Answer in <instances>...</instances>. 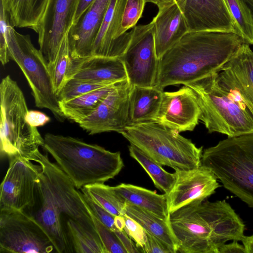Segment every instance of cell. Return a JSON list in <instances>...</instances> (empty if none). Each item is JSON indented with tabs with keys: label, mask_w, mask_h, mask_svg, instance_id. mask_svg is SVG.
Masks as SVG:
<instances>
[{
	"label": "cell",
	"mask_w": 253,
	"mask_h": 253,
	"mask_svg": "<svg viewBox=\"0 0 253 253\" xmlns=\"http://www.w3.org/2000/svg\"><path fill=\"white\" fill-rule=\"evenodd\" d=\"M245 42L232 32H188L159 59L155 86L163 90L218 73Z\"/></svg>",
	"instance_id": "1"
},
{
	"label": "cell",
	"mask_w": 253,
	"mask_h": 253,
	"mask_svg": "<svg viewBox=\"0 0 253 253\" xmlns=\"http://www.w3.org/2000/svg\"><path fill=\"white\" fill-rule=\"evenodd\" d=\"M144 0H126L123 12L120 28L117 33V40L130 42L131 31L141 18L145 5Z\"/></svg>",
	"instance_id": "33"
},
{
	"label": "cell",
	"mask_w": 253,
	"mask_h": 253,
	"mask_svg": "<svg viewBox=\"0 0 253 253\" xmlns=\"http://www.w3.org/2000/svg\"><path fill=\"white\" fill-rule=\"evenodd\" d=\"M43 138L42 148L78 189L89 184L105 183L124 167L119 151L113 152L69 136L47 133Z\"/></svg>",
	"instance_id": "4"
},
{
	"label": "cell",
	"mask_w": 253,
	"mask_h": 253,
	"mask_svg": "<svg viewBox=\"0 0 253 253\" xmlns=\"http://www.w3.org/2000/svg\"><path fill=\"white\" fill-rule=\"evenodd\" d=\"M126 0H110L94 42L91 56L120 58L126 51L129 42L116 38Z\"/></svg>",
	"instance_id": "20"
},
{
	"label": "cell",
	"mask_w": 253,
	"mask_h": 253,
	"mask_svg": "<svg viewBox=\"0 0 253 253\" xmlns=\"http://www.w3.org/2000/svg\"><path fill=\"white\" fill-rule=\"evenodd\" d=\"M219 253H246L245 247L237 241H233L229 244L225 243L221 247Z\"/></svg>",
	"instance_id": "42"
},
{
	"label": "cell",
	"mask_w": 253,
	"mask_h": 253,
	"mask_svg": "<svg viewBox=\"0 0 253 253\" xmlns=\"http://www.w3.org/2000/svg\"><path fill=\"white\" fill-rule=\"evenodd\" d=\"M95 226L106 253H127L114 231L103 225L94 216Z\"/></svg>",
	"instance_id": "35"
},
{
	"label": "cell",
	"mask_w": 253,
	"mask_h": 253,
	"mask_svg": "<svg viewBox=\"0 0 253 253\" xmlns=\"http://www.w3.org/2000/svg\"><path fill=\"white\" fill-rule=\"evenodd\" d=\"M67 34L61 42L55 61L49 70L57 95L74 75L75 59L70 53Z\"/></svg>",
	"instance_id": "31"
},
{
	"label": "cell",
	"mask_w": 253,
	"mask_h": 253,
	"mask_svg": "<svg viewBox=\"0 0 253 253\" xmlns=\"http://www.w3.org/2000/svg\"><path fill=\"white\" fill-rule=\"evenodd\" d=\"M125 214L138 222L145 231L154 236L177 253V243L168 220L137 206L126 203Z\"/></svg>",
	"instance_id": "25"
},
{
	"label": "cell",
	"mask_w": 253,
	"mask_h": 253,
	"mask_svg": "<svg viewBox=\"0 0 253 253\" xmlns=\"http://www.w3.org/2000/svg\"><path fill=\"white\" fill-rule=\"evenodd\" d=\"M0 158H22L32 161L44 138L27 121L29 111L23 91L10 76L0 84Z\"/></svg>",
	"instance_id": "5"
},
{
	"label": "cell",
	"mask_w": 253,
	"mask_h": 253,
	"mask_svg": "<svg viewBox=\"0 0 253 253\" xmlns=\"http://www.w3.org/2000/svg\"><path fill=\"white\" fill-rule=\"evenodd\" d=\"M81 190L113 215L125 214L126 202L114 186L94 183L86 185Z\"/></svg>",
	"instance_id": "30"
},
{
	"label": "cell",
	"mask_w": 253,
	"mask_h": 253,
	"mask_svg": "<svg viewBox=\"0 0 253 253\" xmlns=\"http://www.w3.org/2000/svg\"><path fill=\"white\" fill-rule=\"evenodd\" d=\"M121 134L161 166L174 170L201 166L203 147H198L177 130L158 122L126 126Z\"/></svg>",
	"instance_id": "7"
},
{
	"label": "cell",
	"mask_w": 253,
	"mask_h": 253,
	"mask_svg": "<svg viewBox=\"0 0 253 253\" xmlns=\"http://www.w3.org/2000/svg\"><path fill=\"white\" fill-rule=\"evenodd\" d=\"M77 71L73 78L108 84L127 80L120 58L91 56L77 59Z\"/></svg>",
	"instance_id": "22"
},
{
	"label": "cell",
	"mask_w": 253,
	"mask_h": 253,
	"mask_svg": "<svg viewBox=\"0 0 253 253\" xmlns=\"http://www.w3.org/2000/svg\"><path fill=\"white\" fill-rule=\"evenodd\" d=\"M67 234L74 251L77 253H106L97 233L84 228L68 219L66 221Z\"/></svg>",
	"instance_id": "29"
},
{
	"label": "cell",
	"mask_w": 253,
	"mask_h": 253,
	"mask_svg": "<svg viewBox=\"0 0 253 253\" xmlns=\"http://www.w3.org/2000/svg\"><path fill=\"white\" fill-rule=\"evenodd\" d=\"M55 250L37 219L24 211H0V253H49Z\"/></svg>",
	"instance_id": "10"
},
{
	"label": "cell",
	"mask_w": 253,
	"mask_h": 253,
	"mask_svg": "<svg viewBox=\"0 0 253 253\" xmlns=\"http://www.w3.org/2000/svg\"><path fill=\"white\" fill-rule=\"evenodd\" d=\"M177 252L219 253L229 241H242L245 225L225 200L193 203L169 213Z\"/></svg>",
	"instance_id": "3"
},
{
	"label": "cell",
	"mask_w": 253,
	"mask_h": 253,
	"mask_svg": "<svg viewBox=\"0 0 253 253\" xmlns=\"http://www.w3.org/2000/svg\"><path fill=\"white\" fill-rule=\"evenodd\" d=\"M201 166L253 208V133L227 137L203 152Z\"/></svg>",
	"instance_id": "6"
},
{
	"label": "cell",
	"mask_w": 253,
	"mask_h": 253,
	"mask_svg": "<svg viewBox=\"0 0 253 253\" xmlns=\"http://www.w3.org/2000/svg\"><path fill=\"white\" fill-rule=\"evenodd\" d=\"M130 87L127 126L155 121L164 90L156 86Z\"/></svg>",
	"instance_id": "23"
},
{
	"label": "cell",
	"mask_w": 253,
	"mask_h": 253,
	"mask_svg": "<svg viewBox=\"0 0 253 253\" xmlns=\"http://www.w3.org/2000/svg\"><path fill=\"white\" fill-rule=\"evenodd\" d=\"M13 27L34 30L41 18L48 0H0Z\"/></svg>",
	"instance_id": "26"
},
{
	"label": "cell",
	"mask_w": 253,
	"mask_h": 253,
	"mask_svg": "<svg viewBox=\"0 0 253 253\" xmlns=\"http://www.w3.org/2000/svg\"><path fill=\"white\" fill-rule=\"evenodd\" d=\"M253 12V0H243Z\"/></svg>",
	"instance_id": "47"
},
{
	"label": "cell",
	"mask_w": 253,
	"mask_h": 253,
	"mask_svg": "<svg viewBox=\"0 0 253 253\" xmlns=\"http://www.w3.org/2000/svg\"><path fill=\"white\" fill-rule=\"evenodd\" d=\"M32 161L41 165L37 186L40 208L34 216L44 229L58 253L73 252L62 223L63 215L84 228L98 233L94 215L83 193L78 189L60 167L40 150Z\"/></svg>",
	"instance_id": "2"
},
{
	"label": "cell",
	"mask_w": 253,
	"mask_h": 253,
	"mask_svg": "<svg viewBox=\"0 0 253 253\" xmlns=\"http://www.w3.org/2000/svg\"><path fill=\"white\" fill-rule=\"evenodd\" d=\"M26 119L32 126H43L50 121V118L45 114L38 111L31 110L28 112Z\"/></svg>",
	"instance_id": "41"
},
{
	"label": "cell",
	"mask_w": 253,
	"mask_h": 253,
	"mask_svg": "<svg viewBox=\"0 0 253 253\" xmlns=\"http://www.w3.org/2000/svg\"><path fill=\"white\" fill-rule=\"evenodd\" d=\"M116 84L84 94L66 102H59L60 109L64 117L80 124L97 109Z\"/></svg>",
	"instance_id": "27"
},
{
	"label": "cell",
	"mask_w": 253,
	"mask_h": 253,
	"mask_svg": "<svg viewBox=\"0 0 253 253\" xmlns=\"http://www.w3.org/2000/svg\"><path fill=\"white\" fill-rule=\"evenodd\" d=\"M117 235L127 253H136L141 252L136 244L128 236L126 232L116 229L113 231Z\"/></svg>",
	"instance_id": "40"
},
{
	"label": "cell",
	"mask_w": 253,
	"mask_h": 253,
	"mask_svg": "<svg viewBox=\"0 0 253 253\" xmlns=\"http://www.w3.org/2000/svg\"><path fill=\"white\" fill-rule=\"evenodd\" d=\"M174 173L175 182L166 194L169 213L191 204L202 203L220 186L215 175L202 166L189 170H175Z\"/></svg>",
	"instance_id": "15"
},
{
	"label": "cell",
	"mask_w": 253,
	"mask_h": 253,
	"mask_svg": "<svg viewBox=\"0 0 253 253\" xmlns=\"http://www.w3.org/2000/svg\"><path fill=\"white\" fill-rule=\"evenodd\" d=\"M114 224L117 229L120 230H124L126 225L125 219L124 215L115 216Z\"/></svg>",
	"instance_id": "46"
},
{
	"label": "cell",
	"mask_w": 253,
	"mask_h": 253,
	"mask_svg": "<svg viewBox=\"0 0 253 253\" xmlns=\"http://www.w3.org/2000/svg\"><path fill=\"white\" fill-rule=\"evenodd\" d=\"M185 5V0H177L159 8L152 20L155 48L159 59L188 32L184 15Z\"/></svg>",
	"instance_id": "19"
},
{
	"label": "cell",
	"mask_w": 253,
	"mask_h": 253,
	"mask_svg": "<svg viewBox=\"0 0 253 253\" xmlns=\"http://www.w3.org/2000/svg\"><path fill=\"white\" fill-rule=\"evenodd\" d=\"M83 194L94 217L99 220L103 225L113 231L116 230L117 228L114 224L115 216L110 213L107 210L96 203L86 194L84 193Z\"/></svg>",
	"instance_id": "38"
},
{
	"label": "cell",
	"mask_w": 253,
	"mask_h": 253,
	"mask_svg": "<svg viewBox=\"0 0 253 253\" xmlns=\"http://www.w3.org/2000/svg\"><path fill=\"white\" fill-rule=\"evenodd\" d=\"M115 191L126 203L145 210L165 220H168L169 211L166 194L130 184L121 183L114 186Z\"/></svg>",
	"instance_id": "24"
},
{
	"label": "cell",
	"mask_w": 253,
	"mask_h": 253,
	"mask_svg": "<svg viewBox=\"0 0 253 253\" xmlns=\"http://www.w3.org/2000/svg\"><path fill=\"white\" fill-rule=\"evenodd\" d=\"M13 27L3 5L0 1V60L3 66L10 60L7 44V34L9 29Z\"/></svg>",
	"instance_id": "36"
},
{
	"label": "cell",
	"mask_w": 253,
	"mask_h": 253,
	"mask_svg": "<svg viewBox=\"0 0 253 253\" xmlns=\"http://www.w3.org/2000/svg\"><path fill=\"white\" fill-rule=\"evenodd\" d=\"M126 51L120 57L130 85L154 87L156 85L159 59L155 48L154 24L134 26Z\"/></svg>",
	"instance_id": "11"
},
{
	"label": "cell",
	"mask_w": 253,
	"mask_h": 253,
	"mask_svg": "<svg viewBox=\"0 0 253 253\" xmlns=\"http://www.w3.org/2000/svg\"><path fill=\"white\" fill-rule=\"evenodd\" d=\"M145 2H151L156 4L158 9L174 3L176 0H144Z\"/></svg>",
	"instance_id": "45"
},
{
	"label": "cell",
	"mask_w": 253,
	"mask_h": 253,
	"mask_svg": "<svg viewBox=\"0 0 253 253\" xmlns=\"http://www.w3.org/2000/svg\"><path fill=\"white\" fill-rule=\"evenodd\" d=\"M96 0H80L75 14L73 24L76 23L81 15Z\"/></svg>",
	"instance_id": "43"
},
{
	"label": "cell",
	"mask_w": 253,
	"mask_h": 253,
	"mask_svg": "<svg viewBox=\"0 0 253 253\" xmlns=\"http://www.w3.org/2000/svg\"><path fill=\"white\" fill-rule=\"evenodd\" d=\"M238 90L253 117V51L245 42L221 71Z\"/></svg>",
	"instance_id": "21"
},
{
	"label": "cell",
	"mask_w": 253,
	"mask_h": 253,
	"mask_svg": "<svg viewBox=\"0 0 253 253\" xmlns=\"http://www.w3.org/2000/svg\"><path fill=\"white\" fill-rule=\"evenodd\" d=\"M234 23L235 34L253 45V12L243 0H224Z\"/></svg>",
	"instance_id": "32"
},
{
	"label": "cell",
	"mask_w": 253,
	"mask_h": 253,
	"mask_svg": "<svg viewBox=\"0 0 253 253\" xmlns=\"http://www.w3.org/2000/svg\"><path fill=\"white\" fill-rule=\"evenodd\" d=\"M111 0H96L72 25L67 36L70 53L75 59L92 56L94 42Z\"/></svg>",
	"instance_id": "18"
},
{
	"label": "cell",
	"mask_w": 253,
	"mask_h": 253,
	"mask_svg": "<svg viewBox=\"0 0 253 253\" xmlns=\"http://www.w3.org/2000/svg\"><path fill=\"white\" fill-rule=\"evenodd\" d=\"M217 74L186 84L196 97L201 110L200 120L210 133L228 137L253 133V119L219 86Z\"/></svg>",
	"instance_id": "8"
},
{
	"label": "cell",
	"mask_w": 253,
	"mask_h": 253,
	"mask_svg": "<svg viewBox=\"0 0 253 253\" xmlns=\"http://www.w3.org/2000/svg\"><path fill=\"white\" fill-rule=\"evenodd\" d=\"M80 0H48L34 29L48 70L53 65L61 42L73 24Z\"/></svg>",
	"instance_id": "12"
},
{
	"label": "cell",
	"mask_w": 253,
	"mask_h": 253,
	"mask_svg": "<svg viewBox=\"0 0 253 253\" xmlns=\"http://www.w3.org/2000/svg\"><path fill=\"white\" fill-rule=\"evenodd\" d=\"M42 167L31 161L15 158L9 167L0 187V211H24L36 204L37 186Z\"/></svg>",
	"instance_id": "13"
},
{
	"label": "cell",
	"mask_w": 253,
	"mask_h": 253,
	"mask_svg": "<svg viewBox=\"0 0 253 253\" xmlns=\"http://www.w3.org/2000/svg\"><path fill=\"white\" fill-rule=\"evenodd\" d=\"M130 85L127 80L117 83L97 109L79 126L89 134L115 131L121 133L127 126Z\"/></svg>",
	"instance_id": "14"
},
{
	"label": "cell",
	"mask_w": 253,
	"mask_h": 253,
	"mask_svg": "<svg viewBox=\"0 0 253 253\" xmlns=\"http://www.w3.org/2000/svg\"><path fill=\"white\" fill-rule=\"evenodd\" d=\"M126 225L124 230L136 244L142 252L146 245L147 236L146 232L142 226L133 219L125 214Z\"/></svg>",
	"instance_id": "37"
},
{
	"label": "cell",
	"mask_w": 253,
	"mask_h": 253,
	"mask_svg": "<svg viewBox=\"0 0 253 253\" xmlns=\"http://www.w3.org/2000/svg\"><path fill=\"white\" fill-rule=\"evenodd\" d=\"M129 155L143 168L149 175L155 187L167 194L172 188L176 176L165 170L162 166L143 152L136 146H128Z\"/></svg>",
	"instance_id": "28"
},
{
	"label": "cell",
	"mask_w": 253,
	"mask_h": 253,
	"mask_svg": "<svg viewBox=\"0 0 253 253\" xmlns=\"http://www.w3.org/2000/svg\"><path fill=\"white\" fill-rule=\"evenodd\" d=\"M246 253H253V234L250 236H245L242 241Z\"/></svg>",
	"instance_id": "44"
},
{
	"label": "cell",
	"mask_w": 253,
	"mask_h": 253,
	"mask_svg": "<svg viewBox=\"0 0 253 253\" xmlns=\"http://www.w3.org/2000/svg\"><path fill=\"white\" fill-rule=\"evenodd\" d=\"M147 239L142 252L146 253H174L167 245L158 239L146 232Z\"/></svg>",
	"instance_id": "39"
},
{
	"label": "cell",
	"mask_w": 253,
	"mask_h": 253,
	"mask_svg": "<svg viewBox=\"0 0 253 253\" xmlns=\"http://www.w3.org/2000/svg\"><path fill=\"white\" fill-rule=\"evenodd\" d=\"M112 84L72 78L62 87L57 97L59 102H64Z\"/></svg>",
	"instance_id": "34"
},
{
	"label": "cell",
	"mask_w": 253,
	"mask_h": 253,
	"mask_svg": "<svg viewBox=\"0 0 253 253\" xmlns=\"http://www.w3.org/2000/svg\"><path fill=\"white\" fill-rule=\"evenodd\" d=\"M185 1L184 15L188 32L235 33L234 23L224 0Z\"/></svg>",
	"instance_id": "17"
},
{
	"label": "cell",
	"mask_w": 253,
	"mask_h": 253,
	"mask_svg": "<svg viewBox=\"0 0 253 253\" xmlns=\"http://www.w3.org/2000/svg\"><path fill=\"white\" fill-rule=\"evenodd\" d=\"M201 110L193 90L184 85L175 91H164L156 121L179 132L192 131L200 121Z\"/></svg>",
	"instance_id": "16"
},
{
	"label": "cell",
	"mask_w": 253,
	"mask_h": 253,
	"mask_svg": "<svg viewBox=\"0 0 253 253\" xmlns=\"http://www.w3.org/2000/svg\"><path fill=\"white\" fill-rule=\"evenodd\" d=\"M10 59L21 69L29 83L36 106L48 109L60 122L65 119L59 106L46 63L40 49L28 35L17 32L11 27L7 34Z\"/></svg>",
	"instance_id": "9"
}]
</instances>
